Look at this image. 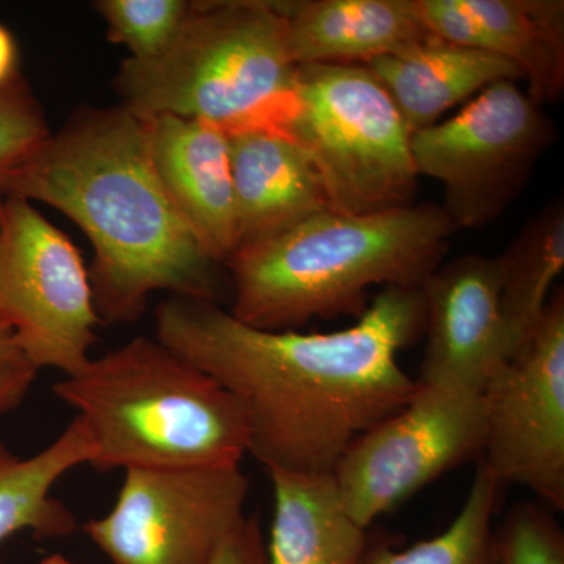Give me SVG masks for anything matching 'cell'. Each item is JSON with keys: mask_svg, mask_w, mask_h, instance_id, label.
I'll list each match as a JSON object with an SVG mask.
<instances>
[{"mask_svg": "<svg viewBox=\"0 0 564 564\" xmlns=\"http://www.w3.org/2000/svg\"><path fill=\"white\" fill-rule=\"evenodd\" d=\"M422 288H384L350 328L263 332L217 303L174 299L155 336L242 408L248 454L270 470L333 474L348 445L417 391L399 352L425 332Z\"/></svg>", "mask_w": 564, "mask_h": 564, "instance_id": "obj_1", "label": "cell"}, {"mask_svg": "<svg viewBox=\"0 0 564 564\" xmlns=\"http://www.w3.org/2000/svg\"><path fill=\"white\" fill-rule=\"evenodd\" d=\"M0 192L61 210L88 237L101 323L139 321L154 292L217 303L220 263L170 202L144 122L121 104L77 111L2 181Z\"/></svg>", "mask_w": 564, "mask_h": 564, "instance_id": "obj_2", "label": "cell"}, {"mask_svg": "<svg viewBox=\"0 0 564 564\" xmlns=\"http://www.w3.org/2000/svg\"><path fill=\"white\" fill-rule=\"evenodd\" d=\"M454 232L434 204L356 215L318 212L234 252L226 262L234 293L229 313L263 332L361 315L372 285L422 288Z\"/></svg>", "mask_w": 564, "mask_h": 564, "instance_id": "obj_3", "label": "cell"}, {"mask_svg": "<svg viewBox=\"0 0 564 564\" xmlns=\"http://www.w3.org/2000/svg\"><path fill=\"white\" fill-rule=\"evenodd\" d=\"M91 433L90 466L234 467L248 454L240 404L209 375L148 337H135L54 384Z\"/></svg>", "mask_w": 564, "mask_h": 564, "instance_id": "obj_4", "label": "cell"}, {"mask_svg": "<svg viewBox=\"0 0 564 564\" xmlns=\"http://www.w3.org/2000/svg\"><path fill=\"white\" fill-rule=\"evenodd\" d=\"M296 66L282 2H193L176 40L151 62H122L121 106L140 120L161 115L221 126L272 124Z\"/></svg>", "mask_w": 564, "mask_h": 564, "instance_id": "obj_5", "label": "cell"}, {"mask_svg": "<svg viewBox=\"0 0 564 564\" xmlns=\"http://www.w3.org/2000/svg\"><path fill=\"white\" fill-rule=\"evenodd\" d=\"M269 126L307 152L329 210L356 215L413 204L411 133L366 66H296L291 96Z\"/></svg>", "mask_w": 564, "mask_h": 564, "instance_id": "obj_6", "label": "cell"}, {"mask_svg": "<svg viewBox=\"0 0 564 564\" xmlns=\"http://www.w3.org/2000/svg\"><path fill=\"white\" fill-rule=\"evenodd\" d=\"M541 106L500 80L451 120L411 133L419 177L444 188L441 209L456 229L480 228L502 215L522 191L552 140Z\"/></svg>", "mask_w": 564, "mask_h": 564, "instance_id": "obj_7", "label": "cell"}, {"mask_svg": "<svg viewBox=\"0 0 564 564\" xmlns=\"http://www.w3.org/2000/svg\"><path fill=\"white\" fill-rule=\"evenodd\" d=\"M80 251L32 203H0V325L29 362L73 375L90 361L99 325Z\"/></svg>", "mask_w": 564, "mask_h": 564, "instance_id": "obj_8", "label": "cell"}, {"mask_svg": "<svg viewBox=\"0 0 564 564\" xmlns=\"http://www.w3.org/2000/svg\"><path fill=\"white\" fill-rule=\"evenodd\" d=\"M485 436L481 392L417 384L410 402L348 445L334 481L348 513L370 529L441 475L480 462Z\"/></svg>", "mask_w": 564, "mask_h": 564, "instance_id": "obj_9", "label": "cell"}, {"mask_svg": "<svg viewBox=\"0 0 564 564\" xmlns=\"http://www.w3.org/2000/svg\"><path fill=\"white\" fill-rule=\"evenodd\" d=\"M124 473L113 508L84 527L113 564H212L247 518L240 466Z\"/></svg>", "mask_w": 564, "mask_h": 564, "instance_id": "obj_10", "label": "cell"}, {"mask_svg": "<svg viewBox=\"0 0 564 564\" xmlns=\"http://www.w3.org/2000/svg\"><path fill=\"white\" fill-rule=\"evenodd\" d=\"M486 436L481 466L500 485L529 489L564 510V293L555 289L544 315L513 358L481 392Z\"/></svg>", "mask_w": 564, "mask_h": 564, "instance_id": "obj_11", "label": "cell"}, {"mask_svg": "<svg viewBox=\"0 0 564 564\" xmlns=\"http://www.w3.org/2000/svg\"><path fill=\"white\" fill-rule=\"evenodd\" d=\"M500 288L499 256H463L437 267L423 282L426 348L419 386L484 392L494 373L513 358Z\"/></svg>", "mask_w": 564, "mask_h": 564, "instance_id": "obj_12", "label": "cell"}, {"mask_svg": "<svg viewBox=\"0 0 564 564\" xmlns=\"http://www.w3.org/2000/svg\"><path fill=\"white\" fill-rule=\"evenodd\" d=\"M408 7L436 39L514 63L538 106L562 95V0H408Z\"/></svg>", "mask_w": 564, "mask_h": 564, "instance_id": "obj_13", "label": "cell"}, {"mask_svg": "<svg viewBox=\"0 0 564 564\" xmlns=\"http://www.w3.org/2000/svg\"><path fill=\"white\" fill-rule=\"evenodd\" d=\"M141 121L152 165L170 202L204 251L226 265L237 251L228 132L214 122L172 115Z\"/></svg>", "mask_w": 564, "mask_h": 564, "instance_id": "obj_14", "label": "cell"}, {"mask_svg": "<svg viewBox=\"0 0 564 564\" xmlns=\"http://www.w3.org/2000/svg\"><path fill=\"white\" fill-rule=\"evenodd\" d=\"M226 132L231 147L237 251L329 210L321 174L292 137L269 124Z\"/></svg>", "mask_w": 564, "mask_h": 564, "instance_id": "obj_15", "label": "cell"}, {"mask_svg": "<svg viewBox=\"0 0 564 564\" xmlns=\"http://www.w3.org/2000/svg\"><path fill=\"white\" fill-rule=\"evenodd\" d=\"M282 11L295 66H364L436 39L408 0H300Z\"/></svg>", "mask_w": 564, "mask_h": 564, "instance_id": "obj_16", "label": "cell"}, {"mask_svg": "<svg viewBox=\"0 0 564 564\" xmlns=\"http://www.w3.org/2000/svg\"><path fill=\"white\" fill-rule=\"evenodd\" d=\"M364 66L391 96L410 133L436 124L444 111L496 82L524 80L507 58L440 39Z\"/></svg>", "mask_w": 564, "mask_h": 564, "instance_id": "obj_17", "label": "cell"}, {"mask_svg": "<svg viewBox=\"0 0 564 564\" xmlns=\"http://www.w3.org/2000/svg\"><path fill=\"white\" fill-rule=\"evenodd\" d=\"M274 513L270 564H359L367 533L348 513L333 474L270 470Z\"/></svg>", "mask_w": 564, "mask_h": 564, "instance_id": "obj_18", "label": "cell"}, {"mask_svg": "<svg viewBox=\"0 0 564 564\" xmlns=\"http://www.w3.org/2000/svg\"><path fill=\"white\" fill-rule=\"evenodd\" d=\"M93 456L90 430L77 415L54 443L31 458H20L0 444V544L24 530L41 540L76 533V516L51 492L70 469L90 466Z\"/></svg>", "mask_w": 564, "mask_h": 564, "instance_id": "obj_19", "label": "cell"}, {"mask_svg": "<svg viewBox=\"0 0 564 564\" xmlns=\"http://www.w3.org/2000/svg\"><path fill=\"white\" fill-rule=\"evenodd\" d=\"M499 259L500 307L518 352L543 317L552 285L563 273V203L547 204L538 212Z\"/></svg>", "mask_w": 564, "mask_h": 564, "instance_id": "obj_20", "label": "cell"}, {"mask_svg": "<svg viewBox=\"0 0 564 564\" xmlns=\"http://www.w3.org/2000/svg\"><path fill=\"white\" fill-rule=\"evenodd\" d=\"M502 488L478 464L466 502L443 533L402 549L391 534L369 529L359 564H491L492 521Z\"/></svg>", "mask_w": 564, "mask_h": 564, "instance_id": "obj_21", "label": "cell"}, {"mask_svg": "<svg viewBox=\"0 0 564 564\" xmlns=\"http://www.w3.org/2000/svg\"><path fill=\"white\" fill-rule=\"evenodd\" d=\"M187 0H99L95 9L109 25L113 43L131 52V61L151 62L172 46L191 13Z\"/></svg>", "mask_w": 564, "mask_h": 564, "instance_id": "obj_22", "label": "cell"}, {"mask_svg": "<svg viewBox=\"0 0 564 564\" xmlns=\"http://www.w3.org/2000/svg\"><path fill=\"white\" fill-rule=\"evenodd\" d=\"M491 564H564V533L551 508L513 505L494 525Z\"/></svg>", "mask_w": 564, "mask_h": 564, "instance_id": "obj_23", "label": "cell"}, {"mask_svg": "<svg viewBox=\"0 0 564 564\" xmlns=\"http://www.w3.org/2000/svg\"><path fill=\"white\" fill-rule=\"evenodd\" d=\"M50 135L43 109L21 73L0 85V184Z\"/></svg>", "mask_w": 564, "mask_h": 564, "instance_id": "obj_24", "label": "cell"}, {"mask_svg": "<svg viewBox=\"0 0 564 564\" xmlns=\"http://www.w3.org/2000/svg\"><path fill=\"white\" fill-rule=\"evenodd\" d=\"M39 370L29 362L13 333L0 325V415L14 410L28 395Z\"/></svg>", "mask_w": 564, "mask_h": 564, "instance_id": "obj_25", "label": "cell"}, {"mask_svg": "<svg viewBox=\"0 0 564 564\" xmlns=\"http://www.w3.org/2000/svg\"><path fill=\"white\" fill-rule=\"evenodd\" d=\"M212 564H270L259 516H247L240 522Z\"/></svg>", "mask_w": 564, "mask_h": 564, "instance_id": "obj_26", "label": "cell"}, {"mask_svg": "<svg viewBox=\"0 0 564 564\" xmlns=\"http://www.w3.org/2000/svg\"><path fill=\"white\" fill-rule=\"evenodd\" d=\"M18 62H20V57H18L17 41L0 24V85L7 84L20 74Z\"/></svg>", "mask_w": 564, "mask_h": 564, "instance_id": "obj_27", "label": "cell"}, {"mask_svg": "<svg viewBox=\"0 0 564 564\" xmlns=\"http://www.w3.org/2000/svg\"><path fill=\"white\" fill-rule=\"evenodd\" d=\"M40 564H70V562L61 554H52L41 560Z\"/></svg>", "mask_w": 564, "mask_h": 564, "instance_id": "obj_28", "label": "cell"}, {"mask_svg": "<svg viewBox=\"0 0 564 564\" xmlns=\"http://www.w3.org/2000/svg\"><path fill=\"white\" fill-rule=\"evenodd\" d=\"M2 199H3V193L0 192V203H2Z\"/></svg>", "mask_w": 564, "mask_h": 564, "instance_id": "obj_29", "label": "cell"}]
</instances>
